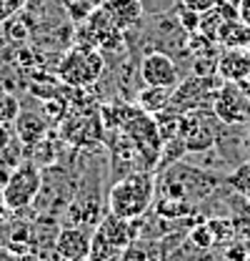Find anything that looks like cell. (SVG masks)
<instances>
[{
	"instance_id": "22",
	"label": "cell",
	"mask_w": 250,
	"mask_h": 261,
	"mask_svg": "<svg viewBox=\"0 0 250 261\" xmlns=\"http://www.w3.org/2000/svg\"><path fill=\"white\" fill-rule=\"evenodd\" d=\"M175 20L180 23V28L190 35V33H198V28H200V15L195 13V10H190V8H185V5H180L178 3V8H175Z\"/></svg>"
},
{
	"instance_id": "29",
	"label": "cell",
	"mask_w": 250,
	"mask_h": 261,
	"mask_svg": "<svg viewBox=\"0 0 250 261\" xmlns=\"http://www.w3.org/2000/svg\"><path fill=\"white\" fill-rule=\"evenodd\" d=\"M10 208H8V201H5V194H3V186H0V224L8 219Z\"/></svg>"
},
{
	"instance_id": "33",
	"label": "cell",
	"mask_w": 250,
	"mask_h": 261,
	"mask_svg": "<svg viewBox=\"0 0 250 261\" xmlns=\"http://www.w3.org/2000/svg\"><path fill=\"white\" fill-rule=\"evenodd\" d=\"M248 58H250V48H248Z\"/></svg>"
},
{
	"instance_id": "16",
	"label": "cell",
	"mask_w": 250,
	"mask_h": 261,
	"mask_svg": "<svg viewBox=\"0 0 250 261\" xmlns=\"http://www.w3.org/2000/svg\"><path fill=\"white\" fill-rule=\"evenodd\" d=\"M120 254H123V249H118V246H113L98 228L93 231V239H90V261H120Z\"/></svg>"
},
{
	"instance_id": "30",
	"label": "cell",
	"mask_w": 250,
	"mask_h": 261,
	"mask_svg": "<svg viewBox=\"0 0 250 261\" xmlns=\"http://www.w3.org/2000/svg\"><path fill=\"white\" fill-rule=\"evenodd\" d=\"M240 86H243V91H245V93H248V98H250V78H248V81H243Z\"/></svg>"
},
{
	"instance_id": "7",
	"label": "cell",
	"mask_w": 250,
	"mask_h": 261,
	"mask_svg": "<svg viewBox=\"0 0 250 261\" xmlns=\"http://www.w3.org/2000/svg\"><path fill=\"white\" fill-rule=\"evenodd\" d=\"M140 78L145 86H155V88H178L180 83V70L175 61L170 58V53L163 50H150L143 56L140 61Z\"/></svg>"
},
{
	"instance_id": "15",
	"label": "cell",
	"mask_w": 250,
	"mask_h": 261,
	"mask_svg": "<svg viewBox=\"0 0 250 261\" xmlns=\"http://www.w3.org/2000/svg\"><path fill=\"white\" fill-rule=\"evenodd\" d=\"M23 156H25V161H33L35 166H50L55 161V143L48 141V136H45L43 141L23 146Z\"/></svg>"
},
{
	"instance_id": "1",
	"label": "cell",
	"mask_w": 250,
	"mask_h": 261,
	"mask_svg": "<svg viewBox=\"0 0 250 261\" xmlns=\"http://www.w3.org/2000/svg\"><path fill=\"white\" fill-rule=\"evenodd\" d=\"M218 181L203 173L200 168H193L175 161L165 166L155 176V198L153 208L165 221H183L195 214V203L213 191Z\"/></svg>"
},
{
	"instance_id": "27",
	"label": "cell",
	"mask_w": 250,
	"mask_h": 261,
	"mask_svg": "<svg viewBox=\"0 0 250 261\" xmlns=\"http://www.w3.org/2000/svg\"><path fill=\"white\" fill-rule=\"evenodd\" d=\"M13 143V136H10V126H0V151H5L8 146Z\"/></svg>"
},
{
	"instance_id": "23",
	"label": "cell",
	"mask_w": 250,
	"mask_h": 261,
	"mask_svg": "<svg viewBox=\"0 0 250 261\" xmlns=\"http://www.w3.org/2000/svg\"><path fill=\"white\" fill-rule=\"evenodd\" d=\"M23 5H25V0H0V25L13 20L23 10Z\"/></svg>"
},
{
	"instance_id": "14",
	"label": "cell",
	"mask_w": 250,
	"mask_h": 261,
	"mask_svg": "<svg viewBox=\"0 0 250 261\" xmlns=\"http://www.w3.org/2000/svg\"><path fill=\"white\" fill-rule=\"evenodd\" d=\"M170 98H173V91L170 88H155V86H145L143 91H138V100L135 106L143 108L145 113L155 116L160 111H165L170 106Z\"/></svg>"
},
{
	"instance_id": "6",
	"label": "cell",
	"mask_w": 250,
	"mask_h": 261,
	"mask_svg": "<svg viewBox=\"0 0 250 261\" xmlns=\"http://www.w3.org/2000/svg\"><path fill=\"white\" fill-rule=\"evenodd\" d=\"M213 116L225 126H245L250 123V98L240 83H225L218 88L210 106Z\"/></svg>"
},
{
	"instance_id": "28",
	"label": "cell",
	"mask_w": 250,
	"mask_h": 261,
	"mask_svg": "<svg viewBox=\"0 0 250 261\" xmlns=\"http://www.w3.org/2000/svg\"><path fill=\"white\" fill-rule=\"evenodd\" d=\"M0 261H23L10 246H0Z\"/></svg>"
},
{
	"instance_id": "11",
	"label": "cell",
	"mask_w": 250,
	"mask_h": 261,
	"mask_svg": "<svg viewBox=\"0 0 250 261\" xmlns=\"http://www.w3.org/2000/svg\"><path fill=\"white\" fill-rule=\"evenodd\" d=\"M13 126H15V136H18V141L23 146H30L35 141H43L48 136V130H50L48 118H45L43 111L40 113H35V111H20V116H18V121Z\"/></svg>"
},
{
	"instance_id": "20",
	"label": "cell",
	"mask_w": 250,
	"mask_h": 261,
	"mask_svg": "<svg viewBox=\"0 0 250 261\" xmlns=\"http://www.w3.org/2000/svg\"><path fill=\"white\" fill-rule=\"evenodd\" d=\"M228 184H230L240 196H248L250 194V161L240 163V166L228 176Z\"/></svg>"
},
{
	"instance_id": "21",
	"label": "cell",
	"mask_w": 250,
	"mask_h": 261,
	"mask_svg": "<svg viewBox=\"0 0 250 261\" xmlns=\"http://www.w3.org/2000/svg\"><path fill=\"white\" fill-rule=\"evenodd\" d=\"M120 261H153L150 254V246L143 241V239H135L133 244H128L120 254Z\"/></svg>"
},
{
	"instance_id": "4",
	"label": "cell",
	"mask_w": 250,
	"mask_h": 261,
	"mask_svg": "<svg viewBox=\"0 0 250 261\" xmlns=\"http://www.w3.org/2000/svg\"><path fill=\"white\" fill-rule=\"evenodd\" d=\"M58 136L73 148H95L105 143V123L100 108H70L58 123Z\"/></svg>"
},
{
	"instance_id": "32",
	"label": "cell",
	"mask_w": 250,
	"mask_h": 261,
	"mask_svg": "<svg viewBox=\"0 0 250 261\" xmlns=\"http://www.w3.org/2000/svg\"><path fill=\"white\" fill-rule=\"evenodd\" d=\"M70 261H90V259H88V256H85V259H70Z\"/></svg>"
},
{
	"instance_id": "26",
	"label": "cell",
	"mask_w": 250,
	"mask_h": 261,
	"mask_svg": "<svg viewBox=\"0 0 250 261\" xmlns=\"http://www.w3.org/2000/svg\"><path fill=\"white\" fill-rule=\"evenodd\" d=\"M238 18L250 25V0H240V5H238Z\"/></svg>"
},
{
	"instance_id": "5",
	"label": "cell",
	"mask_w": 250,
	"mask_h": 261,
	"mask_svg": "<svg viewBox=\"0 0 250 261\" xmlns=\"http://www.w3.org/2000/svg\"><path fill=\"white\" fill-rule=\"evenodd\" d=\"M40 189H43V171H40V166H35L33 161L23 159L5 176V184H3V194H5V201H8V208L10 211L28 208L33 201L38 198Z\"/></svg>"
},
{
	"instance_id": "25",
	"label": "cell",
	"mask_w": 250,
	"mask_h": 261,
	"mask_svg": "<svg viewBox=\"0 0 250 261\" xmlns=\"http://www.w3.org/2000/svg\"><path fill=\"white\" fill-rule=\"evenodd\" d=\"M180 5H185L190 10H195L198 15H203V13H208L215 5V0H180Z\"/></svg>"
},
{
	"instance_id": "31",
	"label": "cell",
	"mask_w": 250,
	"mask_h": 261,
	"mask_svg": "<svg viewBox=\"0 0 250 261\" xmlns=\"http://www.w3.org/2000/svg\"><path fill=\"white\" fill-rule=\"evenodd\" d=\"M223 3H230V5H235V8L240 5V0H223Z\"/></svg>"
},
{
	"instance_id": "10",
	"label": "cell",
	"mask_w": 250,
	"mask_h": 261,
	"mask_svg": "<svg viewBox=\"0 0 250 261\" xmlns=\"http://www.w3.org/2000/svg\"><path fill=\"white\" fill-rule=\"evenodd\" d=\"M215 75L225 83H243L250 78V58L248 50H228L223 48L215 63Z\"/></svg>"
},
{
	"instance_id": "34",
	"label": "cell",
	"mask_w": 250,
	"mask_h": 261,
	"mask_svg": "<svg viewBox=\"0 0 250 261\" xmlns=\"http://www.w3.org/2000/svg\"><path fill=\"white\" fill-rule=\"evenodd\" d=\"M245 261H250V256H248V259H245Z\"/></svg>"
},
{
	"instance_id": "17",
	"label": "cell",
	"mask_w": 250,
	"mask_h": 261,
	"mask_svg": "<svg viewBox=\"0 0 250 261\" xmlns=\"http://www.w3.org/2000/svg\"><path fill=\"white\" fill-rule=\"evenodd\" d=\"M188 241H190V246H195L198 251H208V249L215 246V236H213V231L208 226V221H203V219H198L195 226L188 231Z\"/></svg>"
},
{
	"instance_id": "2",
	"label": "cell",
	"mask_w": 250,
	"mask_h": 261,
	"mask_svg": "<svg viewBox=\"0 0 250 261\" xmlns=\"http://www.w3.org/2000/svg\"><path fill=\"white\" fill-rule=\"evenodd\" d=\"M155 198V171H133L123 178H115V184L108 191V214L138 221L148 214Z\"/></svg>"
},
{
	"instance_id": "9",
	"label": "cell",
	"mask_w": 250,
	"mask_h": 261,
	"mask_svg": "<svg viewBox=\"0 0 250 261\" xmlns=\"http://www.w3.org/2000/svg\"><path fill=\"white\" fill-rule=\"evenodd\" d=\"M90 233L83 226H65L58 231L55 236V254L58 259L70 261V259H85L90 256Z\"/></svg>"
},
{
	"instance_id": "13",
	"label": "cell",
	"mask_w": 250,
	"mask_h": 261,
	"mask_svg": "<svg viewBox=\"0 0 250 261\" xmlns=\"http://www.w3.org/2000/svg\"><path fill=\"white\" fill-rule=\"evenodd\" d=\"M218 45L228 48V50H248L250 48V25H245L240 18L223 23V28L218 31Z\"/></svg>"
},
{
	"instance_id": "18",
	"label": "cell",
	"mask_w": 250,
	"mask_h": 261,
	"mask_svg": "<svg viewBox=\"0 0 250 261\" xmlns=\"http://www.w3.org/2000/svg\"><path fill=\"white\" fill-rule=\"evenodd\" d=\"M20 116V100L10 91H0V126H13Z\"/></svg>"
},
{
	"instance_id": "12",
	"label": "cell",
	"mask_w": 250,
	"mask_h": 261,
	"mask_svg": "<svg viewBox=\"0 0 250 261\" xmlns=\"http://www.w3.org/2000/svg\"><path fill=\"white\" fill-rule=\"evenodd\" d=\"M103 8L108 10L115 28L123 33L143 18V0H103Z\"/></svg>"
},
{
	"instance_id": "3",
	"label": "cell",
	"mask_w": 250,
	"mask_h": 261,
	"mask_svg": "<svg viewBox=\"0 0 250 261\" xmlns=\"http://www.w3.org/2000/svg\"><path fill=\"white\" fill-rule=\"evenodd\" d=\"M105 70L103 53L95 48L73 45L58 63V81L65 88H90Z\"/></svg>"
},
{
	"instance_id": "8",
	"label": "cell",
	"mask_w": 250,
	"mask_h": 261,
	"mask_svg": "<svg viewBox=\"0 0 250 261\" xmlns=\"http://www.w3.org/2000/svg\"><path fill=\"white\" fill-rule=\"evenodd\" d=\"M178 138L185 143L188 153H203L210 151L215 146V128L210 121H205V116L200 111H190L180 116V128H178Z\"/></svg>"
},
{
	"instance_id": "19",
	"label": "cell",
	"mask_w": 250,
	"mask_h": 261,
	"mask_svg": "<svg viewBox=\"0 0 250 261\" xmlns=\"http://www.w3.org/2000/svg\"><path fill=\"white\" fill-rule=\"evenodd\" d=\"M208 226L213 231V236H215V246L218 244H230V241H235V221L233 219H208Z\"/></svg>"
},
{
	"instance_id": "24",
	"label": "cell",
	"mask_w": 250,
	"mask_h": 261,
	"mask_svg": "<svg viewBox=\"0 0 250 261\" xmlns=\"http://www.w3.org/2000/svg\"><path fill=\"white\" fill-rule=\"evenodd\" d=\"M250 256V249L245 241H230L225 249V261H245Z\"/></svg>"
}]
</instances>
